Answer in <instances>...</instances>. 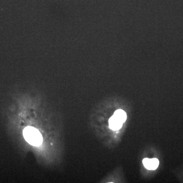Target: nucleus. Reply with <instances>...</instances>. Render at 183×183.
<instances>
[{
    "instance_id": "obj_1",
    "label": "nucleus",
    "mask_w": 183,
    "mask_h": 183,
    "mask_svg": "<svg viewBox=\"0 0 183 183\" xmlns=\"http://www.w3.org/2000/svg\"><path fill=\"white\" fill-rule=\"evenodd\" d=\"M144 167L148 170H155L158 168L159 161L156 158H144L143 160Z\"/></svg>"
},
{
    "instance_id": "obj_2",
    "label": "nucleus",
    "mask_w": 183,
    "mask_h": 183,
    "mask_svg": "<svg viewBox=\"0 0 183 183\" xmlns=\"http://www.w3.org/2000/svg\"><path fill=\"white\" fill-rule=\"evenodd\" d=\"M109 124H110V128L113 130H119L123 126V123L120 121L119 120H118L116 117H115L114 115L110 118Z\"/></svg>"
},
{
    "instance_id": "obj_3",
    "label": "nucleus",
    "mask_w": 183,
    "mask_h": 183,
    "mask_svg": "<svg viewBox=\"0 0 183 183\" xmlns=\"http://www.w3.org/2000/svg\"><path fill=\"white\" fill-rule=\"evenodd\" d=\"M114 115L119 120L123 123L126 121L127 119L126 113L123 110H118L115 112Z\"/></svg>"
}]
</instances>
